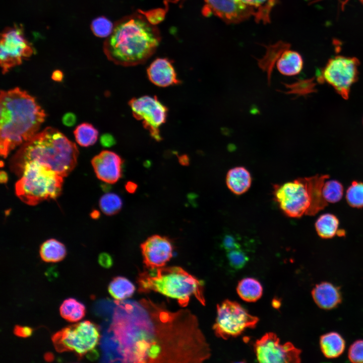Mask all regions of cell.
<instances>
[{"label":"cell","mask_w":363,"mask_h":363,"mask_svg":"<svg viewBox=\"0 0 363 363\" xmlns=\"http://www.w3.org/2000/svg\"><path fill=\"white\" fill-rule=\"evenodd\" d=\"M107 356L125 362H201L211 355L197 317L150 299L114 301Z\"/></svg>","instance_id":"obj_1"},{"label":"cell","mask_w":363,"mask_h":363,"mask_svg":"<svg viewBox=\"0 0 363 363\" xmlns=\"http://www.w3.org/2000/svg\"><path fill=\"white\" fill-rule=\"evenodd\" d=\"M161 41L158 28L142 13L125 16L115 22L103 44L104 52L116 65L130 67L146 62Z\"/></svg>","instance_id":"obj_2"},{"label":"cell","mask_w":363,"mask_h":363,"mask_svg":"<svg viewBox=\"0 0 363 363\" xmlns=\"http://www.w3.org/2000/svg\"><path fill=\"white\" fill-rule=\"evenodd\" d=\"M46 117L35 98L16 87L1 90L0 95V152L6 158L15 148L30 140Z\"/></svg>","instance_id":"obj_3"},{"label":"cell","mask_w":363,"mask_h":363,"mask_svg":"<svg viewBox=\"0 0 363 363\" xmlns=\"http://www.w3.org/2000/svg\"><path fill=\"white\" fill-rule=\"evenodd\" d=\"M76 145L58 130L50 127L22 144L10 161L12 171L20 176L23 166L34 162L67 176L77 164Z\"/></svg>","instance_id":"obj_4"},{"label":"cell","mask_w":363,"mask_h":363,"mask_svg":"<svg viewBox=\"0 0 363 363\" xmlns=\"http://www.w3.org/2000/svg\"><path fill=\"white\" fill-rule=\"evenodd\" d=\"M138 290L151 291L175 299L178 304L186 307L192 297L205 305L204 283L178 266L146 269L139 273Z\"/></svg>","instance_id":"obj_5"},{"label":"cell","mask_w":363,"mask_h":363,"mask_svg":"<svg viewBox=\"0 0 363 363\" xmlns=\"http://www.w3.org/2000/svg\"><path fill=\"white\" fill-rule=\"evenodd\" d=\"M20 176L15 184V193L22 202L29 205L55 199L61 194L63 177L47 167L28 162L23 166Z\"/></svg>","instance_id":"obj_6"},{"label":"cell","mask_w":363,"mask_h":363,"mask_svg":"<svg viewBox=\"0 0 363 363\" xmlns=\"http://www.w3.org/2000/svg\"><path fill=\"white\" fill-rule=\"evenodd\" d=\"M273 193L274 200L287 216L309 215L312 202L311 176L275 185Z\"/></svg>","instance_id":"obj_7"},{"label":"cell","mask_w":363,"mask_h":363,"mask_svg":"<svg viewBox=\"0 0 363 363\" xmlns=\"http://www.w3.org/2000/svg\"><path fill=\"white\" fill-rule=\"evenodd\" d=\"M98 327L89 321L68 326L53 335L52 341L59 352L74 351L81 357L93 349L98 343Z\"/></svg>","instance_id":"obj_8"},{"label":"cell","mask_w":363,"mask_h":363,"mask_svg":"<svg viewBox=\"0 0 363 363\" xmlns=\"http://www.w3.org/2000/svg\"><path fill=\"white\" fill-rule=\"evenodd\" d=\"M259 320L238 302L225 299L217 306L213 329L217 337L226 340L240 335L247 329L254 328Z\"/></svg>","instance_id":"obj_9"},{"label":"cell","mask_w":363,"mask_h":363,"mask_svg":"<svg viewBox=\"0 0 363 363\" xmlns=\"http://www.w3.org/2000/svg\"><path fill=\"white\" fill-rule=\"evenodd\" d=\"M359 65V61L355 57L334 56L318 74V80L326 82L343 98L347 99L351 87L357 80Z\"/></svg>","instance_id":"obj_10"},{"label":"cell","mask_w":363,"mask_h":363,"mask_svg":"<svg viewBox=\"0 0 363 363\" xmlns=\"http://www.w3.org/2000/svg\"><path fill=\"white\" fill-rule=\"evenodd\" d=\"M129 105L134 117L142 123L151 136L160 141L159 128L165 123L168 109L156 96L145 95L133 98Z\"/></svg>","instance_id":"obj_11"},{"label":"cell","mask_w":363,"mask_h":363,"mask_svg":"<svg viewBox=\"0 0 363 363\" xmlns=\"http://www.w3.org/2000/svg\"><path fill=\"white\" fill-rule=\"evenodd\" d=\"M33 54V49L25 39L20 26L15 25L6 29L1 34L0 64L5 74L22 60Z\"/></svg>","instance_id":"obj_12"},{"label":"cell","mask_w":363,"mask_h":363,"mask_svg":"<svg viewBox=\"0 0 363 363\" xmlns=\"http://www.w3.org/2000/svg\"><path fill=\"white\" fill-rule=\"evenodd\" d=\"M254 351L260 362L298 363L301 350L290 342L281 344L273 332L265 334L255 342Z\"/></svg>","instance_id":"obj_13"},{"label":"cell","mask_w":363,"mask_h":363,"mask_svg":"<svg viewBox=\"0 0 363 363\" xmlns=\"http://www.w3.org/2000/svg\"><path fill=\"white\" fill-rule=\"evenodd\" d=\"M141 249L146 269L163 267L173 256L172 243L165 236L152 235L141 244Z\"/></svg>","instance_id":"obj_14"},{"label":"cell","mask_w":363,"mask_h":363,"mask_svg":"<svg viewBox=\"0 0 363 363\" xmlns=\"http://www.w3.org/2000/svg\"><path fill=\"white\" fill-rule=\"evenodd\" d=\"M91 163L97 177L105 183L114 184L122 176L123 160L114 152L101 151L92 158Z\"/></svg>","instance_id":"obj_15"},{"label":"cell","mask_w":363,"mask_h":363,"mask_svg":"<svg viewBox=\"0 0 363 363\" xmlns=\"http://www.w3.org/2000/svg\"><path fill=\"white\" fill-rule=\"evenodd\" d=\"M203 13L213 14L227 23H238L251 15L243 10L234 0H204Z\"/></svg>","instance_id":"obj_16"},{"label":"cell","mask_w":363,"mask_h":363,"mask_svg":"<svg viewBox=\"0 0 363 363\" xmlns=\"http://www.w3.org/2000/svg\"><path fill=\"white\" fill-rule=\"evenodd\" d=\"M147 73L149 80L157 86L165 87L180 82L171 62L166 58L155 59L148 68Z\"/></svg>","instance_id":"obj_17"},{"label":"cell","mask_w":363,"mask_h":363,"mask_svg":"<svg viewBox=\"0 0 363 363\" xmlns=\"http://www.w3.org/2000/svg\"><path fill=\"white\" fill-rule=\"evenodd\" d=\"M311 293L316 305L324 310L335 308L342 299L339 288L328 282L316 284Z\"/></svg>","instance_id":"obj_18"},{"label":"cell","mask_w":363,"mask_h":363,"mask_svg":"<svg viewBox=\"0 0 363 363\" xmlns=\"http://www.w3.org/2000/svg\"><path fill=\"white\" fill-rule=\"evenodd\" d=\"M245 11L253 16L257 22H270V13L276 0H234Z\"/></svg>","instance_id":"obj_19"},{"label":"cell","mask_w":363,"mask_h":363,"mask_svg":"<svg viewBox=\"0 0 363 363\" xmlns=\"http://www.w3.org/2000/svg\"><path fill=\"white\" fill-rule=\"evenodd\" d=\"M252 176L250 172L243 166L231 168L227 172L226 184L233 194L240 195L247 192L251 187Z\"/></svg>","instance_id":"obj_20"},{"label":"cell","mask_w":363,"mask_h":363,"mask_svg":"<svg viewBox=\"0 0 363 363\" xmlns=\"http://www.w3.org/2000/svg\"><path fill=\"white\" fill-rule=\"evenodd\" d=\"M276 64L280 73L284 76H292L301 71L304 61L298 52L288 48L282 52Z\"/></svg>","instance_id":"obj_21"},{"label":"cell","mask_w":363,"mask_h":363,"mask_svg":"<svg viewBox=\"0 0 363 363\" xmlns=\"http://www.w3.org/2000/svg\"><path fill=\"white\" fill-rule=\"evenodd\" d=\"M320 346L325 357L334 358L343 353L345 347V342L340 334L336 332H330L320 337Z\"/></svg>","instance_id":"obj_22"},{"label":"cell","mask_w":363,"mask_h":363,"mask_svg":"<svg viewBox=\"0 0 363 363\" xmlns=\"http://www.w3.org/2000/svg\"><path fill=\"white\" fill-rule=\"evenodd\" d=\"M236 291L243 300L249 302H253L257 301L262 296L263 287L256 279L247 277L238 282Z\"/></svg>","instance_id":"obj_23"},{"label":"cell","mask_w":363,"mask_h":363,"mask_svg":"<svg viewBox=\"0 0 363 363\" xmlns=\"http://www.w3.org/2000/svg\"><path fill=\"white\" fill-rule=\"evenodd\" d=\"M289 47V45L283 42L271 45L267 47L266 54L258 60L259 67L267 74V81L271 83V75L274 65L276 63L282 52Z\"/></svg>","instance_id":"obj_24"},{"label":"cell","mask_w":363,"mask_h":363,"mask_svg":"<svg viewBox=\"0 0 363 363\" xmlns=\"http://www.w3.org/2000/svg\"><path fill=\"white\" fill-rule=\"evenodd\" d=\"M328 178L327 174H317L311 176L312 202L309 215L316 214L327 205V202L323 195L322 189L325 180Z\"/></svg>","instance_id":"obj_25"},{"label":"cell","mask_w":363,"mask_h":363,"mask_svg":"<svg viewBox=\"0 0 363 363\" xmlns=\"http://www.w3.org/2000/svg\"><path fill=\"white\" fill-rule=\"evenodd\" d=\"M66 249L65 245L58 240L51 238L46 240L41 245L40 255L46 262H57L66 256Z\"/></svg>","instance_id":"obj_26"},{"label":"cell","mask_w":363,"mask_h":363,"mask_svg":"<svg viewBox=\"0 0 363 363\" xmlns=\"http://www.w3.org/2000/svg\"><path fill=\"white\" fill-rule=\"evenodd\" d=\"M135 289V285L129 279L122 276L114 278L108 286L109 294L117 300L130 297Z\"/></svg>","instance_id":"obj_27"},{"label":"cell","mask_w":363,"mask_h":363,"mask_svg":"<svg viewBox=\"0 0 363 363\" xmlns=\"http://www.w3.org/2000/svg\"><path fill=\"white\" fill-rule=\"evenodd\" d=\"M339 220L334 215L326 213L321 215L316 220L315 228L320 237L330 238L337 234Z\"/></svg>","instance_id":"obj_28"},{"label":"cell","mask_w":363,"mask_h":363,"mask_svg":"<svg viewBox=\"0 0 363 363\" xmlns=\"http://www.w3.org/2000/svg\"><path fill=\"white\" fill-rule=\"evenodd\" d=\"M61 316L70 322H76L82 319L85 314V308L83 304L75 298L65 299L59 309Z\"/></svg>","instance_id":"obj_29"},{"label":"cell","mask_w":363,"mask_h":363,"mask_svg":"<svg viewBox=\"0 0 363 363\" xmlns=\"http://www.w3.org/2000/svg\"><path fill=\"white\" fill-rule=\"evenodd\" d=\"M74 134L79 145L82 147H89L97 141L98 131L92 125L83 123L76 127Z\"/></svg>","instance_id":"obj_30"},{"label":"cell","mask_w":363,"mask_h":363,"mask_svg":"<svg viewBox=\"0 0 363 363\" xmlns=\"http://www.w3.org/2000/svg\"><path fill=\"white\" fill-rule=\"evenodd\" d=\"M99 205L103 213L110 216L117 214L121 210L123 201L118 195L109 193L100 198Z\"/></svg>","instance_id":"obj_31"},{"label":"cell","mask_w":363,"mask_h":363,"mask_svg":"<svg viewBox=\"0 0 363 363\" xmlns=\"http://www.w3.org/2000/svg\"><path fill=\"white\" fill-rule=\"evenodd\" d=\"M324 199L328 203H336L343 196V188L342 184L336 180H331L324 183L322 189Z\"/></svg>","instance_id":"obj_32"},{"label":"cell","mask_w":363,"mask_h":363,"mask_svg":"<svg viewBox=\"0 0 363 363\" xmlns=\"http://www.w3.org/2000/svg\"><path fill=\"white\" fill-rule=\"evenodd\" d=\"M346 199L350 206L363 207V182L353 181L347 190Z\"/></svg>","instance_id":"obj_33"},{"label":"cell","mask_w":363,"mask_h":363,"mask_svg":"<svg viewBox=\"0 0 363 363\" xmlns=\"http://www.w3.org/2000/svg\"><path fill=\"white\" fill-rule=\"evenodd\" d=\"M113 25L111 22L104 17L95 19L91 24L93 34L99 37H107L112 31Z\"/></svg>","instance_id":"obj_34"},{"label":"cell","mask_w":363,"mask_h":363,"mask_svg":"<svg viewBox=\"0 0 363 363\" xmlns=\"http://www.w3.org/2000/svg\"><path fill=\"white\" fill-rule=\"evenodd\" d=\"M287 90L286 94L304 95L310 93L312 90V81L310 80H298L292 83H283Z\"/></svg>","instance_id":"obj_35"},{"label":"cell","mask_w":363,"mask_h":363,"mask_svg":"<svg viewBox=\"0 0 363 363\" xmlns=\"http://www.w3.org/2000/svg\"><path fill=\"white\" fill-rule=\"evenodd\" d=\"M227 257L230 266L235 270L242 269L249 261L248 257L239 249L227 251Z\"/></svg>","instance_id":"obj_36"},{"label":"cell","mask_w":363,"mask_h":363,"mask_svg":"<svg viewBox=\"0 0 363 363\" xmlns=\"http://www.w3.org/2000/svg\"><path fill=\"white\" fill-rule=\"evenodd\" d=\"M348 357L352 362L363 363V340H357L350 345Z\"/></svg>","instance_id":"obj_37"},{"label":"cell","mask_w":363,"mask_h":363,"mask_svg":"<svg viewBox=\"0 0 363 363\" xmlns=\"http://www.w3.org/2000/svg\"><path fill=\"white\" fill-rule=\"evenodd\" d=\"M222 247L226 252L240 248V245L235 240L234 237L229 234L225 235L223 237Z\"/></svg>","instance_id":"obj_38"},{"label":"cell","mask_w":363,"mask_h":363,"mask_svg":"<svg viewBox=\"0 0 363 363\" xmlns=\"http://www.w3.org/2000/svg\"><path fill=\"white\" fill-rule=\"evenodd\" d=\"M32 333V329L27 326H21L16 325L14 329V333L21 337L30 336Z\"/></svg>","instance_id":"obj_39"},{"label":"cell","mask_w":363,"mask_h":363,"mask_svg":"<svg viewBox=\"0 0 363 363\" xmlns=\"http://www.w3.org/2000/svg\"><path fill=\"white\" fill-rule=\"evenodd\" d=\"M98 262L102 267L105 268H110L113 264L111 257L106 253H102L99 255Z\"/></svg>","instance_id":"obj_40"},{"label":"cell","mask_w":363,"mask_h":363,"mask_svg":"<svg viewBox=\"0 0 363 363\" xmlns=\"http://www.w3.org/2000/svg\"><path fill=\"white\" fill-rule=\"evenodd\" d=\"M77 117L76 115L72 112H67L65 113L63 118L62 122L63 124L67 127H72L76 123Z\"/></svg>","instance_id":"obj_41"},{"label":"cell","mask_w":363,"mask_h":363,"mask_svg":"<svg viewBox=\"0 0 363 363\" xmlns=\"http://www.w3.org/2000/svg\"><path fill=\"white\" fill-rule=\"evenodd\" d=\"M101 144L105 147H109L112 146L114 143L113 137L108 134H105L100 137Z\"/></svg>","instance_id":"obj_42"},{"label":"cell","mask_w":363,"mask_h":363,"mask_svg":"<svg viewBox=\"0 0 363 363\" xmlns=\"http://www.w3.org/2000/svg\"><path fill=\"white\" fill-rule=\"evenodd\" d=\"M63 72L58 70H55L53 72L51 75L52 79L56 82H60L63 79Z\"/></svg>","instance_id":"obj_43"},{"label":"cell","mask_w":363,"mask_h":363,"mask_svg":"<svg viewBox=\"0 0 363 363\" xmlns=\"http://www.w3.org/2000/svg\"><path fill=\"white\" fill-rule=\"evenodd\" d=\"M126 190L130 193H134L137 189V185L134 182H128L125 185Z\"/></svg>","instance_id":"obj_44"},{"label":"cell","mask_w":363,"mask_h":363,"mask_svg":"<svg viewBox=\"0 0 363 363\" xmlns=\"http://www.w3.org/2000/svg\"><path fill=\"white\" fill-rule=\"evenodd\" d=\"M8 180V175L5 171H1L0 173V181L1 183L5 184Z\"/></svg>","instance_id":"obj_45"},{"label":"cell","mask_w":363,"mask_h":363,"mask_svg":"<svg viewBox=\"0 0 363 363\" xmlns=\"http://www.w3.org/2000/svg\"><path fill=\"white\" fill-rule=\"evenodd\" d=\"M179 162L183 165H187L189 163V159L186 155H183L179 158Z\"/></svg>","instance_id":"obj_46"},{"label":"cell","mask_w":363,"mask_h":363,"mask_svg":"<svg viewBox=\"0 0 363 363\" xmlns=\"http://www.w3.org/2000/svg\"><path fill=\"white\" fill-rule=\"evenodd\" d=\"M273 306L274 308H278L280 305V302L278 300L274 299L272 302Z\"/></svg>","instance_id":"obj_47"},{"label":"cell","mask_w":363,"mask_h":363,"mask_svg":"<svg viewBox=\"0 0 363 363\" xmlns=\"http://www.w3.org/2000/svg\"><path fill=\"white\" fill-rule=\"evenodd\" d=\"M93 218H98L99 216V213L97 211L93 212Z\"/></svg>","instance_id":"obj_48"},{"label":"cell","mask_w":363,"mask_h":363,"mask_svg":"<svg viewBox=\"0 0 363 363\" xmlns=\"http://www.w3.org/2000/svg\"><path fill=\"white\" fill-rule=\"evenodd\" d=\"M359 1L363 5V0H359Z\"/></svg>","instance_id":"obj_49"}]
</instances>
